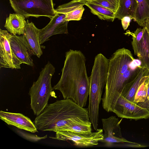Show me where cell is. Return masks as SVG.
Wrapping results in <instances>:
<instances>
[{
  "label": "cell",
  "mask_w": 149,
  "mask_h": 149,
  "mask_svg": "<svg viewBox=\"0 0 149 149\" xmlns=\"http://www.w3.org/2000/svg\"><path fill=\"white\" fill-rule=\"evenodd\" d=\"M86 58L80 50L70 49L65 59L60 79L53 87L60 91L64 99H69L84 107L89 96L90 78L88 76Z\"/></svg>",
  "instance_id": "6da1fadb"
},
{
  "label": "cell",
  "mask_w": 149,
  "mask_h": 149,
  "mask_svg": "<svg viewBox=\"0 0 149 149\" xmlns=\"http://www.w3.org/2000/svg\"><path fill=\"white\" fill-rule=\"evenodd\" d=\"M140 60L135 59L131 52L125 48L116 50L109 59L102 105L111 112L124 86L136 75L141 68Z\"/></svg>",
  "instance_id": "7a4b0ae2"
},
{
  "label": "cell",
  "mask_w": 149,
  "mask_h": 149,
  "mask_svg": "<svg viewBox=\"0 0 149 149\" xmlns=\"http://www.w3.org/2000/svg\"><path fill=\"white\" fill-rule=\"evenodd\" d=\"M87 121H90L88 109L64 99L48 104L33 123L38 130L56 132L74 122Z\"/></svg>",
  "instance_id": "3957f363"
},
{
  "label": "cell",
  "mask_w": 149,
  "mask_h": 149,
  "mask_svg": "<svg viewBox=\"0 0 149 149\" xmlns=\"http://www.w3.org/2000/svg\"><path fill=\"white\" fill-rule=\"evenodd\" d=\"M109 59L100 53L95 57L90 78L88 108L90 119L94 129L98 128L100 104L106 84Z\"/></svg>",
  "instance_id": "277c9868"
},
{
  "label": "cell",
  "mask_w": 149,
  "mask_h": 149,
  "mask_svg": "<svg viewBox=\"0 0 149 149\" xmlns=\"http://www.w3.org/2000/svg\"><path fill=\"white\" fill-rule=\"evenodd\" d=\"M55 72V67L48 61L40 72L37 80L30 88L31 108L36 116L40 115L48 104L53 90L51 79Z\"/></svg>",
  "instance_id": "5b68a950"
},
{
  "label": "cell",
  "mask_w": 149,
  "mask_h": 149,
  "mask_svg": "<svg viewBox=\"0 0 149 149\" xmlns=\"http://www.w3.org/2000/svg\"><path fill=\"white\" fill-rule=\"evenodd\" d=\"M16 13L25 17L44 16L51 19L56 15L52 0H9Z\"/></svg>",
  "instance_id": "8992f818"
},
{
  "label": "cell",
  "mask_w": 149,
  "mask_h": 149,
  "mask_svg": "<svg viewBox=\"0 0 149 149\" xmlns=\"http://www.w3.org/2000/svg\"><path fill=\"white\" fill-rule=\"evenodd\" d=\"M55 136L49 138L63 141H70L75 146L87 147L97 145L103 139V130L97 129L95 132L81 133L68 131H59L56 132Z\"/></svg>",
  "instance_id": "52a82bcc"
},
{
  "label": "cell",
  "mask_w": 149,
  "mask_h": 149,
  "mask_svg": "<svg viewBox=\"0 0 149 149\" xmlns=\"http://www.w3.org/2000/svg\"><path fill=\"white\" fill-rule=\"evenodd\" d=\"M112 112L119 117L135 120L149 118V110L141 107L126 98L120 94Z\"/></svg>",
  "instance_id": "ba28073f"
},
{
  "label": "cell",
  "mask_w": 149,
  "mask_h": 149,
  "mask_svg": "<svg viewBox=\"0 0 149 149\" xmlns=\"http://www.w3.org/2000/svg\"><path fill=\"white\" fill-rule=\"evenodd\" d=\"M12 35L7 31L0 29V67L19 69L22 63L13 53L10 43Z\"/></svg>",
  "instance_id": "9c48e42d"
},
{
  "label": "cell",
  "mask_w": 149,
  "mask_h": 149,
  "mask_svg": "<svg viewBox=\"0 0 149 149\" xmlns=\"http://www.w3.org/2000/svg\"><path fill=\"white\" fill-rule=\"evenodd\" d=\"M104 131L103 139L100 142L107 146H110L115 143H134L123 137L120 127V121L114 116H111L101 119Z\"/></svg>",
  "instance_id": "30bf717a"
},
{
  "label": "cell",
  "mask_w": 149,
  "mask_h": 149,
  "mask_svg": "<svg viewBox=\"0 0 149 149\" xmlns=\"http://www.w3.org/2000/svg\"><path fill=\"white\" fill-rule=\"evenodd\" d=\"M66 15L63 13H56L51 19L49 24L40 29L39 40L40 45L49 40L52 36L56 34H68V24L69 21L65 20Z\"/></svg>",
  "instance_id": "8fae6325"
},
{
  "label": "cell",
  "mask_w": 149,
  "mask_h": 149,
  "mask_svg": "<svg viewBox=\"0 0 149 149\" xmlns=\"http://www.w3.org/2000/svg\"><path fill=\"white\" fill-rule=\"evenodd\" d=\"M10 46L13 53L22 63L33 67V55L23 35L21 36L12 34L9 38Z\"/></svg>",
  "instance_id": "7c38bea8"
},
{
  "label": "cell",
  "mask_w": 149,
  "mask_h": 149,
  "mask_svg": "<svg viewBox=\"0 0 149 149\" xmlns=\"http://www.w3.org/2000/svg\"><path fill=\"white\" fill-rule=\"evenodd\" d=\"M0 118L8 125L31 133L38 132L34 123L22 114L0 111Z\"/></svg>",
  "instance_id": "4fadbf2b"
},
{
  "label": "cell",
  "mask_w": 149,
  "mask_h": 149,
  "mask_svg": "<svg viewBox=\"0 0 149 149\" xmlns=\"http://www.w3.org/2000/svg\"><path fill=\"white\" fill-rule=\"evenodd\" d=\"M86 2L82 0H72L59 6L54 10L56 13L65 14V20L69 22L80 20L85 10L83 6L85 5Z\"/></svg>",
  "instance_id": "5bb4252c"
},
{
  "label": "cell",
  "mask_w": 149,
  "mask_h": 149,
  "mask_svg": "<svg viewBox=\"0 0 149 149\" xmlns=\"http://www.w3.org/2000/svg\"><path fill=\"white\" fill-rule=\"evenodd\" d=\"M149 79V70L141 67L136 77L124 86L121 94L130 101L134 102L135 95L138 88Z\"/></svg>",
  "instance_id": "9a60e30c"
},
{
  "label": "cell",
  "mask_w": 149,
  "mask_h": 149,
  "mask_svg": "<svg viewBox=\"0 0 149 149\" xmlns=\"http://www.w3.org/2000/svg\"><path fill=\"white\" fill-rule=\"evenodd\" d=\"M40 29L33 22H26L23 34L27 42L33 55L40 58L42 54L39 40Z\"/></svg>",
  "instance_id": "2e32d148"
},
{
  "label": "cell",
  "mask_w": 149,
  "mask_h": 149,
  "mask_svg": "<svg viewBox=\"0 0 149 149\" xmlns=\"http://www.w3.org/2000/svg\"><path fill=\"white\" fill-rule=\"evenodd\" d=\"M26 22L25 17L22 14H10L6 19L4 27L13 35H23Z\"/></svg>",
  "instance_id": "e0dca14e"
},
{
  "label": "cell",
  "mask_w": 149,
  "mask_h": 149,
  "mask_svg": "<svg viewBox=\"0 0 149 149\" xmlns=\"http://www.w3.org/2000/svg\"><path fill=\"white\" fill-rule=\"evenodd\" d=\"M137 6L136 0H119V6L115 14V18L121 19L125 16L134 19Z\"/></svg>",
  "instance_id": "ac0fdd59"
},
{
  "label": "cell",
  "mask_w": 149,
  "mask_h": 149,
  "mask_svg": "<svg viewBox=\"0 0 149 149\" xmlns=\"http://www.w3.org/2000/svg\"><path fill=\"white\" fill-rule=\"evenodd\" d=\"M85 5L92 13L101 20L113 22L115 19V13L109 9L89 1L86 2Z\"/></svg>",
  "instance_id": "d6986e66"
},
{
  "label": "cell",
  "mask_w": 149,
  "mask_h": 149,
  "mask_svg": "<svg viewBox=\"0 0 149 149\" xmlns=\"http://www.w3.org/2000/svg\"><path fill=\"white\" fill-rule=\"evenodd\" d=\"M137 8L134 20L141 26L149 17V0H136Z\"/></svg>",
  "instance_id": "ffe728a7"
},
{
  "label": "cell",
  "mask_w": 149,
  "mask_h": 149,
  "mask_svg": "<svg viewBox=\"0 0 149 149\" xmlns=\"http://www.w3.org/2000/svg\"><path fill=\"white\" fill-rule=\"evenodd\" d=\"M143 35V41L138 58L141 66L149 70V34L145 27Z\"/></svg>",
  "instance_id": "44dd1931"
},
{
  "label": "cell",
  "mask_w": 149,
  "mask_h": 149,
  "mask_svg": "<svg viewBox=\"0 0 149 149\" xmlns=\"http://www.w3.org/2000/svg\"><path fill=\"white\" fill-rule=\"evenodd\" d=\"M145 27L137 29L134 32H127L125 34H130L132 36V44L134 54L139 57L143 41V35Z\"/></svg>",
  "instance_id": "7402d4cb"
},
{
  "label": "cell",
  "mask_w": 149,
  "mask_h": 149,
  "mask_svg": "<svg viewBox=\"0 0 149 149\" xmlns=\"http://www.w3.org/2000/svg\"><path fill=\"white\" fill-rule=\"evenodd\" d=\"M149 79L142 84L138 88L134 97V102L135 103L144 102L146 100L147 97V84Z\"/></svg>",
  "instance_id": "603a6c76"
},
{
  "label": "cell",
  "mask_w": 149,
  "mask_h": 149,
  "mask_svg": "<svg viewBox=\"0 0 149 149\" xmlns=\"http://www.w3.org/2000/svg\"><path fill=\"white\" fill-rule=\"evenodd\" d=\"M113 11L116 14L119 6V0H96L90 1Z\"/></svg>",
  "instance_id": "cb8c5ba5"
},
{
  "label": "cell",
  "mask_w": 149,
  "mask_h": 149,
  "mask_svg": "<svg viewBox=\"0 0 149 149\" xmlns=\"http://www.w3.org/2000/svg\"><path fill=\"white\" fill-rule=\"evenodd\" d=\"M18 133H19V134L21 135L23 137L25 138L26 139L32 141H36L41 140L42 139H45L47 137V135H46L43 137H39L37 135H34L29 134L23 133V132L18 131Z\"/></svg>",
  "instance_id": "d4e9b609"
},
{
  "label": "cell",
  "mask_w": 149,
  "mask_h": 149,
  "mask_svg": "<svg viewBox=\"0 0 149 149\" xmlns=\"http://www.w3.org/2000/svg\"><path fill=\"white\" fill-rule=\"evenodd\" d=\"M133 19L131 17L125 16L123 17L121 20L122 25L124 30H126L130 25L131 20Z\"/></svg>",
  "instance_id": "484cf974"
},
{
  "label": "cell",
  "mask_w": 149,
  "mask_h": 149,
  "mask_svg": "<svg viewBox=\"0 0 149 149\" xmlns=\"http://www.w3.org/2000/svg\"><path fill=\"white\" fill-rule=\"evenodd\" d=\"M142 27L146 28L149 34V17L145 20Z\"/></svg>",
  "instance_id": "4316f807"
},
{
  "label": "cell",
  "mask_w": 149,
  "mask_h": 149,
  "mask_svg": "<svg viewBox=\"0 0 149 149\" xmlns=\"http://www.w3.org/2000/svg\"><path fill=\"white\" fill-rule=\"evenodd\" d=\"M146 99L149 100V79L147 84V97Z\"/></svg>",
  "instance_id": "83f0119b"
},
{
  "label": "cell",
  "mask_w": 149,
  "mask_h": 149,
  "mask_svg": "<svg viewBox=\"0 0 149 149\" xmlns=\"http://www.w3.org/2000/svg\"><path fill=\"white\" fill-rule=\"evenodd\" d=\"M84 1H86V2L90 1H92L96 0H82Z\"/></svg>",
  "instance_id": "f1b7e54d"
}]
</instances>
